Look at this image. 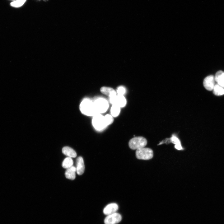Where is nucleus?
<instances>
[{
	"instance_id": "obj_1",
	"label": "nucleus",
	"mask_w": 224,
	"mask_h": 224,
	"mask_svg": "<svg viewBox=\"0 0 224 224\" xmlns=\"http://www.w3.org/2000/svg\"><path fill=\"white\" fill-rule=\"evenodd\" d=\"M81 112L87 116H94L97 114L95 109L93 102L88 99H84L80 105Z\"/></svg>"
},
{
	"instance_id": "obj_2",
	"label": "nucleus",
	"mask_w": 224,
	"mask_h": 224,
	"mask_svg": "<svg viewBox=\"0 0 224 224\" xmlns=\"http://www.w3.org/2000/svg\"><path fill=\"white\" fill-rule=\"evenodd\" d=\"M146 139L142 137H135L129 141L128 145L129 147L133 150H137L144 147L147 144Z\"/></svg>"
},
{
	"instance_id": "obj_3",
	"label": "nucleus",
	"mask_w": 224,
	"mask_h": 224,
	"mask_svg": "<svg viewBox=\"0 0 224 224\" xmlns=\"http://www.w3.org/2000/svg\"><path fill=\"white\" fill-rule=\"evenodd\" d=\"M153 156V151L149 148L141 147L136 150V156L139 159L148 160L152 159Z\"/></svg>"
},
{
	"instance_id": "obj_4",
	"label": "nucleus",
	"mask_w": 224,
	"mask_h": 224,
	"mask_svg": "<svg viewBox=\"0 0 224 224\" xmlns=\"http://www.w3.org/2000/svg\"><path fill=\"white\" fill-rule=\"evenodd\" d=\"M93 103L95 109L97 114L106 112L109 108L108 101L103 98L96 100Z\"/></svg>"
},
{
	"instance_id": "obj_5",
	"label": "nucleus",
	"mask_w": 224,
	"mask_h": 224,
	"mask_svg": "<svg viewBox=\"0 0 224 224\" xmlns=\"http://www.w3.org/2000/svg\"><path fill=\"white\" fill-rule=\"evenodd\" d=\"M92 124L94 128L97 130H101L107 126L104 116L100 114L94 115L92 120Z\"/></svg>"
},
{
	"instance_id": "obj_6",
	"label": "nucleus",
	"mask_w": 224,
	"mask_h": 224,
	"mask_svg": "<svg viewBox=\"0 0 224 224\" xmlns=\"http://www.w3.org/2000/svg\"><path fill=\"white\" fill-rule=\"evenodd\" d=\"M110 102L112 105H115L120 107H124L126 104V100L122 95H118L110 98Z\"/></svg>"
},
{
	"instance_id": "obj_7",
	"label": "nucleus",
	"mask_w": 224,
	"mask_h": 224,
	"mask_svg": "<svg viewBox=\"0 0 224 224\" xmlns=\"http://www.w3.org/2000/svg\"><path fill=\"white\" fill-rule=\"evenodd\" d=\"M122 217L120 214L115 212L107 215L105 218V224H116L119 223L121 220Z\"/></svg>"
},
{
	"instance_id": "obj_8",
	"label": "nucleus",
	"mask_w": 224,
	"mask_h": 224,
	"mask_svg": "<svg viewBox=\"0 0 224 224\" xmlns=\"http://www.w3.org/2000/svg\"><path fill=\"white\" fill-rule=\"evenodd\" d=\"M215 77L210 75L206 77L203 82V85L205 88L209 91L212 90L215 85Z\"/></svg>"
},
{
	"instance_id": "obj_9",
	"label": "nucleus",
	"mask_w": 224,
	"mask_h": 224,
	"mask_svg": "<svg viewBox=\"0 0 224 224\" xmlns=\"http://www.w3.org/2000/svg\"><path fill=\"white\" fill-rule=\"evenodd\" d=\"M118 209V206L116 203H110L104 208L103 212L106 215H108L116 212Z\"/></svg>"
},
{
	"instance_id": "obj_10",
	"label": "nucleus",
	"mask_w": 224,
	"mask_h": 224,
	"mask_svg": "<svg viewBox=\"0 0 224 224\" xmlns=\"http://www.w3.org/2000/svg\"><path fill=\"white\" fill-rule=\"evenodd\" d=\"M76 171L79 175H82L84 171L85 165L83 159L81 156H79L76 160Z\"/></svg>"
},
{
	"instance_id": "obj_11",
	"label": "nucleus",
	"mask_w": 224,
	"mask_h": 224,
	"mask_svg": "<svg viewBox=\"0 0 224 224\" xmlns=\"http://www.w3.org/2000/svg\"><path fill=\"white\" fill-rule=\"evenodd\" d=\"M100 92L103 94L108 96L110 98L117 95L116 92L112 88L103 86L100 89Z\"/></svg>"
},
{
	"instance_id": "obj_12",
	"label": "nucleus",
	"mask_w": 224,
	"mask_h": 224,
	"mask_svg": "<svg viewBox=\"0 0 224 224\" xmlns=\"http://www.w3.org/2000/svg\"><path fill=\"white\" fill-rule=\"evenodd\" d=\"M76 167L73 166L67 169L65 173L66 177L69 179L74 180L76 177Z\"/></svg>"
},
{
	"instance_id": "obj_13",
	"label": "nucleus",
	"mask_w": 224,
	"mask_h": 224,
	"mask_svg": "<svg viewBox=\"0 0 224 224\" xmlns=\"http://www.w3.org/2000/svg\"><path fill=\"white\" fill-rule=\"evenodd\" d=\"M62 151L64 155L68 157L74 158L77 156V153L76 152L70 147H64L62 149Z\"/></svg>"
},
{
	"instance_id": "obj_14",
	"label": "nucleus",
	"mask_w": 224,
	"mask_h": 224,
	"mask_svg": "<svg viewBox=\"0 0 224 224\" xmlns=\"http://www.w3.org/2000/svg\"><path fill=\"white\" fill-rule=\"evenodd\" d=\"M215 78L217 84L224 87V72L221 70L218 71L216 74Z\"/></svg>"
},
{
	"instance_id": "obj_15",
	"label": "nucleus",
	"mask_w": 224,
	"mask_h": 224,
	"mask_svg": "<svg viewBox=\"0 0 224 224\" xmlns=\"http://www.w3.org/2000/svg\"><path fill=\"white\" fill-rule=\"evenodd\" d=\"M213 90L215 95L220 96L224 94V87L218 84L215 85Z\"/></svg>"
},
{
	"instance_id": "obj_16",
	"label": "nucleus",
	"mask_w": 224,
	"mask_h": 224,
	"mask_svg": "<svg viewBox=\"0 0 224 224\" xmlns=\"http://www.w3.org/2000/svg\"><path fill=\"white\" fill-rule=\"evenodd\" d=\"M73 161L71 157H68L66 158L63 161L62 163V167L65 169H67L73 164Z\"/></svg>"
},
{
	"instance_id": "obj_17",
	"label": "nucleus",
	"mask_w": 224,
	"mask_h": 224,
	"mask_svg": "<svg viewBox=\"0 0 224 224\" xmlns=\"http://www.w3.org/2000/svg\"><path fill=\"white\" fill-rule=\"evenodd\" d=\"M119 106L115 105H113L110 110L111 115L114 117L117 116L119 114L120 109Z\"/></svg>"
},
{
	"instance_id": "obj_18",
	"label": "nucleus",
	"mask_w": 224,
	"mask_h": 224,
	"mask_svg": "<svg viewBox=\"0 0 224 224\" xmlns=\"http://www.w3.org/2000/svg\"><path fill=\"white\" fill-rule=\"evenodd\" d=\"M26 0H16L11 2L10 5L12 7H18L22 6Z\"/></svg>"
},
{
	"instance_id": "obj_19",
	"label": "nucleus",
	"mask_w": 224,
	"mask_h": 224,
	"mask_svg": "<svg viewBox=\"0 0 224 224\" xmlns=\"http://www.w3.org/2000/svg\"><path fill=\"white\" fill-rule=\"evenodd\" d=\"M171 140L172 142L175 144V147L178 150H180L182 149L180 142L177 138L174 136L171 138Z\"/></svg>"
},
{
	"instance_id": "obj_20",
	"label": "nucleus",
	"mask_w": 224,
	"mask_h": 224,
	"mask_svg": "<svg viewBox=\"0 0 224 224\" xmlns=\"http://www.w3.org/2000/svg\"><path fill=\"white\" fill-rule=\"evenodd\" d=\"M104 118L107 126L112 123L114 121V119L112 116L110 114H106L104 116Z\"/></svg>"
},
{
	"instance_id": "obj_21",
	"label": "nucleus",
	"mask_w": 224,
	"mask_h": 224,
	"mask_svg": "<svg viewBox=\"0 0 224 224\" xmlns=\"http://www.w3.org/2000/svg\"><path fill=\"white\" fill-rule=\"evenodd\" d=\"M117 91L118 95H123L125 92V89L124 87L120 86L118 88Z\"/></svg>"
},
{
	"instance_id": "obj_22",
	"label": "nucleus",
	"mask_w": 224,
	"mask_h": 224,
	"mask_svg": "<svg viewBox=\"0 0 224 224\" xmlns=\"http://www.w3.org/2000/svg\"><path fill=\"white\" fill-rule=\"evenodd\" d=\"M38 0L40 1V0ZM44 0V1H48V0Z\"/></svg>"
},
{
	"instance_id": "obj_23",
	"label": "nucleus",
	"mask_w": 224,
	"mask_h": 224,
	"mask_svg": "<svg viewBox=\"0 0 224 224\" xmlns=\"http://www.w3.org/2000/svg\"><path fill=\"white\" fill-rule=\"evenodd\" d=\"M13 0V1H15V0Z\"/></svg>"
}]
</instances>
